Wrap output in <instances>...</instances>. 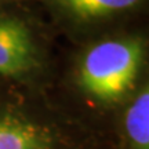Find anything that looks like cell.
Returning <instances> with one entry per match:
<instances>
[{"instance_id":"cell-5","label":"cell","mask_w":149,"mask_h":149,"mask_svg":"<svg viewBox=\"0 0 149 149\" xmlns=\"http://www.w3.org/2000/svg\"><path fill=\"white\" fill-rule=\"evenodd\" d=\"M120 149H149V80L116 112Z\"/></svg>"},{"instance_id":"cell-4","label":"cell","mask_w":149,"mask_h":149,"mask_svg":"<svg viewBox=\"0 0 149 149\" xmlns=\"http://www.w3.org/2000/svg\"><path fill=\"white\" fill-rule=\"evenodd\" d=\"M55 32L74 43L128 26L146 13L149 0H37Z\"/></svg>"},{"instance_id":"cell-1","label":"cell","mask_w":149,"mask_h":149,"mask_svg":"<svg viewBox=\"0 0 149 149\" xmlns=\"http://www.w3.org/2000/svg\"><path fill=\"white\" fill-rule=\"evenodd\" d=\"M65 84L86 108L116 113L148 79V36L131 25L76 43Z\"/></svg>"},{"instance_id":"cell-7","label":"cell","mask_w":149,"mask_h":149,"mask_svg":"<svg viewBox=\"0 0 149 149\" xmlns=\"http://www.w3.org/2000/svg\"><path fill=\"white\" fill-rule=\"evenodd\" d=\"M19 3H37V0H0V6L19 4Z\"/></svg>"},{"instance_id":"cell-3","label":"cell","mask_w":149,"mask_h":149,"mask_svg":"<svg viewBox=\"0 0 149 149\" xmlns=\"http://www.w3.org/2000/svg\"><path fill=\"white\" fill-rule=\"evenodd\" d=\"M88 135L79 120L37 94L0 80V149H68Z\"/></svg>"},{"instance_id":"cell-6","label":"cell","mask_w":149,"mask_h":149,"mask_svg":"<svg viewBox=\"0 0 149 149\" xmlns=\"http://www.w3.org/2000/svg\"><path fill=\"white\" fill-rule=\"evenodd\" d=\"M68 149H97V146L94 142H91L90 135H87V137L83 138L80 142L74 144L73 146H70V148H68Z\"/></svg>"},{"instance_id":"cell-2","label":"cell","mask_w":149,"mask_h":149,"mask_svg":"<svg viewBox=\"0 0 149 149\" xmlns=\"http://www.w3.org/2000/svg\"><path fill=\"white\" fill-rule=\"evenodd\" d=\"M54 37L37 3L0 6V80L47 94L57 70Z\"/></svg>"}]
</instances>
